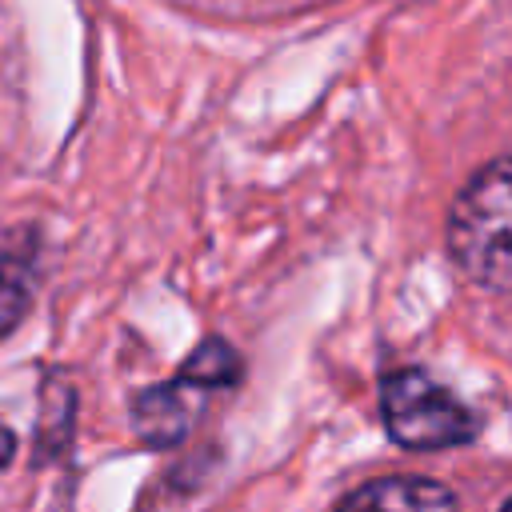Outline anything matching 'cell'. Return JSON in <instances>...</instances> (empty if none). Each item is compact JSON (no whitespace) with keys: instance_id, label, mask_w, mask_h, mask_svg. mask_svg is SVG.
<instances>
[{"instance_id":"cell-1","label":"cell","mask_w":512,"mask_h":512,"mask_svg":"<svg viewBox=\"0 0 512 512\" xmlns=\"http://www.w3.org/2000/svg\"><path fill=\"white\" fill-rule=\"evenodd\" d=\"M512 164L496 156L484 164L448 212V252L484 288L504 292L512 272Z\"/></svg>"},{"instance_id":"cell-2","label":"cell","mask_w":512,"mask_h":512,"mask_svg":"<svg viewBox=\"0 0 512 512\" xmlns=\"http://www.w3.org/2000/svg\"><path fill=\"white\" fill-rule=\"evenodd\" d=\"M380 416L388 436L412 452L452 448L476 432V416L420 368H396L380 380Z\"/></svg>"},{"instance_id":"cell-3","label":"cell","mask_w":512,"mask_h":512,"mask_svg":"<svg viewBox=\"0 0 512 512\" xmlns=\"http://www.w3.org/2000/svg\"><path fill=\"white\" fill-rule=\"evenodd\" d=\"M204 396H208V388H200L188 376H176L172 384H160V388L140 392V400L132 408V420H136L140 440L152 444V448L180 444L192 432V424L200 420Z\"/></svg>"},{"instance_id":"cell-4","label":"cell","mask_w":512,"mask_h":512,"mask_svg":"<svg viewBox=\"0 0 512 512\" xmlns=\"http://www.w3.org/2000/svg\"><path fill=\"white\" fill-rule=\"evenodd\" d=\"M336 512H456V496L428 476H380L356 488Z\"/></svg>"},{"instance_id":"cell-5","label":"cell","mask_w":512,"mask_h":512,"mask_svg":"<svg viewBox=\"0 0 512 512\" xmlns=\"http://www.w3.org/2000/svg\"><path fill=\"white\" fill-rule=\"evenodd\" d=\"M180 376L196 380V384L208 388V392H220V388H232V384L240 380V356H236V348L224 344L220 336H208V340L184 360Z\"/></svg>"},{"instance_id":"cell-6","label":"cell","mask_w":512,"mask_h":512,"mask_svg":"<svg viewBox=\"0 0 512 512\" xmlns=\"http://www.w3.org/2000/svg\"><path fill=\"white\" fill-rule=\"evenodd\" d=\"M12 452H16V436H12V432L0 424V468L12 460Z\"/></svg>"},{"instance_id":"cell-7","label":"cell","mask_w":512,"mask_h":512,"mask_svg":"<svg viewBox=\"0 0 512 512\" xmlns=\"http://www.w3.org/2000/svg\"><path fill=\"white\" fill-rule=\"evenodd\" d=\"M496 512H512V504H508V500H504V504H500V508H496Z\"/></svg>"}]
</instances>
